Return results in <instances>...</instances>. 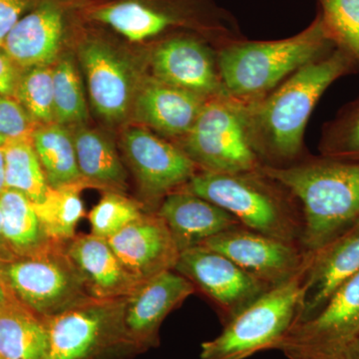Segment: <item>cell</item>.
<instances>
[{"mask_svg": "<svg viewBox=\"0 0 359 359\" xmlns=\"http://www.w3.org/2000/svg\"><path fill=\"white\" fill-rule=\"evenodd\" d=\"M320 15L335 48L359 71V0H318Z\"/></svg>", "mask_w": 359, "mask_h": 359, "instance_id": "29", "label": "cell"}, {"mask_svg": "<svg viewBox=\"0 0 359 359\" xmlns=\"http://www.w3.org/2000/svg\"><path fill=\"white\" fill-rule=\"evenodd\" d=\"M145 212L144 205L122 193L106 191L88 214L91 233L109 238Z\"/></svg>", "mask_w": 359, "mask_h": 359, "instance_id": "32", "label": "cell"}, {"mask_svg": "<svg viewBox=\"0 0 359 359\" xmlns=\"http://www.w3.org/2000/svg\"><path fill=\"white\" fill-rule=\"evenodd\" d=\"M79 53L92 105L107 121H121L128 114L133 99V73L129 65L99 39L85 40Z\"/></svg>", "mask_w": 359, "mask_h": 359, "instance_id": "17", "label": "cell"}, {"mask_svg": "<svg viewBox=\"0 0 359 359\" xmlns=\"http://www.w3.org/2000/svg\"><path fill=\"white\" fill-rule=\"evenodd\" d=\"M181 190L223 208L245 228L301 245L304 215L299 201L261 167L236 174L199 171Z\"/></svg>", "mask_w": 359, "mask_h": 359, "instance_id": "4", "label": "cell"}, {"mask_svg": "<svg viewBox=\"0 0 359 359\" xmlns=\"http://www.w3.org/2000/svg\"><path fill=\"white\" fill-rule=\"evenodd\" d=\"M174 271L215 304L223 325L271 289L228 257L204 245L182 252Z\"/></svg>", "mask_w": 359, "mask_h": 359, "instance_id": "10", "label": "cell"}, {"mask_svg": "<svg viewBox=\"0 0 359 359\" xmlns=\"http://www.w3.org/2000/svg\"><path fill=\"white\" fill-rule=\"evenodd\" d=\"M228 257L269 287L294 278L308 266L311 252L301 245L269 237L240 226L224 231L202 245Z\"/></svg>", "mask_w": 359, "mask_h": 359, "instance_id": "11", "label": "cell"}, {"mask_svg": "<svg viewBox=\"0 0 359 359\" xmlns=\"http://www.w3.org/2000/svg\"><path fill=\"white\" fill-rule=\"evenodd\" d=\"M335 49L320 13L299 34L273 41L243 39L217 49L219 74L229 95L252 102L263 98L295 71Z\"/></svg>", "mask_w": 359, "mask_h": 359, "instance_id": "3", "label": "cell"}, {"mask_svg": "<svg viewBox=\"0 0 359 359\" xmlns=\"http://www.w3.org/2000/svg\"><path fill=\"white\" fill-rule=\"evenodd\" d=\"M353 72L351 61L335 48L263 98L245 102L250 141L264 166H289L306 157L304 131L316 103L335 80Z\"/></svg>", "mask_w": 359, "mask_h": 359, "instance_id": "1", "label": "cell"}, {"mask_svg": "<svg viewBox=\"0 0 359 359\" xmlns=\"http://www.w3.org/2000/svg\"><path fill=\"white\" fill-rule=\"evenodd\" d=\"M0 211L4 238L16 257L32 256L55 242L45 233L34 205L22 193L6 188L0 194Z\"/></svg>", "mask_w": 359, "mask_h": 359, "instance_id": "24", "label": "cell"}, {"mask_svg": "<svg viewBox=\"0 0 359 359\" xmlns=\"http://www.w3.org/2000/svg\"><path fill=\"white\" fill-rule=\"evenodd\" d=\"M84 18L136 43L181 29L190 32L166 0H106L87 6Z\"/></svg>", "mask_w": 359, "mask_h": 359, "instance_id": "19", "label": "cell"}, {"mask_svg": "<svg viewBox=\"0 0 359 359\" xmlns=\"http://www.w3.org/2000/svg\"><path fill=\"white\" fill-rule=\"evenodd\" d=\"M125 299H87L45 318L47 359H118L140 353L125 325Z\"/></svg>", "mask_w": 359, "mask_h": 359, "instance_id": "6", "label": "cell"}, {"mask_svg": "<svg viewBox=\"0 0 359 359\" xmlns=\"http://www.w3.org/2000/svg\"><path fill=\"white\" fill-rule=\"evenodd\" d=\"M195 292L193 283L175 271H163L137 285L126 297L125 325L140 353L159 346L163 321Z\"/></svg>", "mask_w": 359, "mask_h": 359, "instance_id": "14", "label": "cell"}, {"mask_svg": "<svg viewBox=\"0 0 359 359\" xmlns=\"http://www.w3.org/2000/svg\"><path fill=\"white\" fill-rule=\"evenodd\" d=\"M32 141L51 188L86 182L78 168L73 136L63 125L51 123L35 128Z\"/></svg>", "mask_w": 359, "mask_h": 359, "instance_id": "26", "label": "cell"}, {"mask_svg": "<svg viewBox=\"0 0 359 359\" xmlns=\"http://www.w3.org/2000/svg\"><path fill=\"white\" fill-rule=\"evenodd\" d=\"M308 266L287 282L266 290L224 323L218 337L203 342L201 359H245L278 348L299 321Z\"/></svg>", "mask_w": 359, "mask_h": 359, "instance_id": "5", "label": "cell"}, {"mask_svg": "<svg viewBox=\"0 0 359 359\" xmlns=\"http://www.w3.org/2000/svg\"><path fill=\"white\" fill-rule=\"evenodd\" d=\"M122 147L142 195L157 210L165 197L181 190L200 171L178 145L145 129L125 132Z\"/></svg>", "mask_w": 359, "mask_h": 359, "instance_id": "12", "label": "cell"}, {"mask_svg": "<svg viewBox=\"0 0 359 359\" xmlns=\"http://www.w3.org/2000/svg\"><path fill=\"white\" fill-rule=\"evenodd\" d=\"M0 275L21 304L42 318L56 316L91 299L66 243L53 242L28 257L0 263Z\"/></svg>", "mask_w": 359, "mask_h": 359, "instance_id": "8", "label": "cell"}, {"mask_svg": "<svg viewBox=\"0 0 359 359\" xmlns=\"http://www.w3.org/2000/svg\"><path fill=\"white\" fill-rule=\"evenodd\" d=\"M42 0H0V48L14 25Z\"/></svg>", "mask_w": 359, "mask_h": 359, "instance_id": "35", "label": "cell"}, {"mask_svg": "<svg viewBox=\"0 0 359 359\" xmlns=\"http://www.w3.org/2000/svg\"><path fill=\"white\" fill-rule=\"evenodd\" d=\"M208 99L153 78L136 93V116L159 133L183 138Z\"/></svg>", "mask_w": 359, "mask_h": 359, "instance_id": "22", "label": "cell"}, {"mask_svg": "<svg viewBox=\"0 0 359 359\" xmlns=\"http://www.w3.org/2000/svg\"><path fill=\"white\" fill-rule=\"evenodd\" d=\"M151 56L156 79L203 98L226 95L216 47L192 33L161 40ZM229 95V94H228Z\"/></svg>", "mask_w": 359, "mask_h": 359, "instance_id": "13", "label": "cell"}, {"mask_svg": "<svg viewBox=\"0 0 359 359\" xmlns=\"http://www.w3.org/2000/svg\"><path fill=\"white\" fill-rule=\"evenodd\" d=\"M341 359H359V339L347 347Z\"/></svg>", "mask_w": 359, "mask_h": 359, "instance_id": "39", "label": "cell"}, {"mask_svg": "<svg viewBox=\"0 0 359 359\" xmlns=\"http://www.w3.org/2000/svg\"><path fill=\"white\" fill-rule=\"evenodd\" d=\"M87 182L51 188L46 200L42 204L33 205L45 233L52 241L67 243L76 236L77 224L83 218L84 205L80 193Z\"/></svg>", "mask_w": 359, "mask_h": 359, "instance_id": "28", "label": "cell"}, {"mask_svg": "<svg viewBox=\"0 0 359 359\" xmlns=\"http://www.w3.org/2000/svg\"><path fill=\"white\" fill-rule=\"evenodd\" d=\"M49 332L45 318L20 302L0 304V354L4 359H47Z\"/></svg>", "mask_w": 359, "mask_h": 359, "instance_id": "23", "label": "cell"}, {"mask_svg": "<svg viewBox=\"0 0 359 359\" xmlns=\"http://www.w3.org/2000/svg\"><path fill=\"white\" fill-rule=\"evenodd\" d=\"M6 190V175H4V148H0V194Z\"/></svg>", "mask_w": 359, "mask_h": 359, "instance_id": "40", "label": "cell"}, {"mask_svg": "<svg viewBox=\"0 0 359 359\" xmlns=\"http://www.w3.org/2000/svg\"><path fill=\"white\" fill-rule=\"evenodd\" d=\"M359 339V273L327 302L320 313L297 323L278 346L289 359H341Z\"/></svg>", "mask_w": 359, "mask_h": 359, "instance_id": "9", "label": "cell"}, {"mask_svg": "<svg viewBox=\"0 0 359 359\" xmlns=\"http://www.w3.org/2000/svg\"><path fill=\"white\" fill-rule=\"evenodd\" d=\"M54 117L60 125L80 124L88 118L83 88L74 63L61 59L53 68Z\"/></svg>", "mask_w": 359, "mask_h": 359, "instance_id": "30", "label": "cell"}, {"mask_svg": "<svg viewBox=\"0 0 359 359\" xmlns=\"http://www.w3.org/2000/svg\"><path fill=\"white\" fill-rule=\"evenodd\" d=\"M157 212L171 231L180 254L241 224L223 208L184 190L165 197Z\"/></svg>", "mask_w": 359, "mask_h": 359, "instance_id": "20", "label": "cell"}, {"mask_svg": "<svg viewBox=\"0 0 359 359\" xmlns=\"http://www.w3.org/2000/svg\"><path fill=\"white\" fill-rule=\"evenodd\" d=\"M80 174L90 185L122 193L127 172L114 146L93 130L79 129L73 136Z\"/></svg>", "mask_w": 359, "mask_h": 359, "instance_id": "25", "label": "cell"}, {"mask_svg": "<svg viewBox=\"0 0 359 359\" xmlns=\"http://www.w3.org/2000/svg\"><path fill=\"white\" fill-rule=\"evenodd\" d=\"M9 302H20L14 297L8 285L4 282L1 275H0V304H9Z\"/></svg>", "mask_w": 359, "mask_h": 359, "instance_id": "38", "label": "cell"}, {"mask_svg": "<svg viewBox=\"0 0 359 359\" xmlns=\"http://www.w3.org/2000/svg\"><path fill=\"white\" fill-rule=\"evenodd\" d=\"M178 146L208 173H242L263 166L250 141L245 102L228 94L205 101Z\"/></svg>", "mask_w": 359, "mask_h": 359, "instance_id": "7", "label": "cell"}, {"mask_svg": "<svg viewBox=\"0 0 359 359\" xmlns=\"http://www.w3.org/2000/svg\"><path fill=\"white\" fill-rule=\"evenodd\" d=\"M0 359H4V358H2L1 354H0Z\"/></svg>", "mask_w": 359, "mask_h": 359, "instance_id": "42", "label": "cell"}, {"mask_svg": "<svg viewBox=\"0 0 359 359\" xmlns=\"http://www.w3.org/2000/svg\"><path fill=\"white\" fill-rule=\"evenodd\" d=\"M33 122L51 124L54 117L53 69L39 66L20 75L14 96Z\"/></svg>", "mask_w": 359, "mask_h": 359, "instance_id": "31", "label": "cell"}, {"mask_svg": "<svg viewBox=\"0 0 359 359\" xmlns=\"http://www.w3.org/2000/svg\"><path fill=\"white\" fill-rule=\"evenodd\" d=\"M33 125L34 122L18 101L0 95V135L8 140L32 139Z\"/></svg>", "mask_w": 359, "mask_h": 359, "instance_id": "34", "label": "cell"}, {"mask_svg": "<svg viewBox=\"0 0 359 359\" xmlns=\"http://www.w3.org/2000/svg\"><path fill=\"white\" fill-rule=\"evenodd\" d=\"M261 169L299 201L304 215L301 245L308 252L359 223V161L309 156L289 166Z\"/></svg>", "mask_w": 359, "mask_h": 359, "instance_id": "2", "label": "cell"}, {"mask_svg": "<svg viewBox=\"0 0 359 359\" xmlns=\"http://www.w3.org/2000/svg\"><path fill=\"white\" fill-rule=\"evenodd\" d=\"M320 150L325 157L359 161V99L325 127Z\"/></svg>", "mask_w": 359, "mask_h": 359, "instance_id": "33", "label": "cell"}, {"mask_svg": "<svg viewBox=\"0 0 359 359\" xmlns=\"http://www.w3.org/2000/svg\"><path fill=\"white\" fill-rule=\"evenodd\" d=\"M66 250L81 271L92 297L125 299L140 283L124 268L107 238L91 233L76 235L66 243Z\"/></svg>", "mask_w": 359, "mask_h": 359, "instance_id": "21", "label": "cell"}, {"mask_svg": "<svg viewBox=\"0 0 359 359\" xmlns=\"http://www.w3.org/2000/svg\"><path fill=\"white\" fill-rule=\"evenodd\" d=\"M18 66L0 48V95L14 96L20 74Z\"/></svg>", "mask_w": 359, "mask_h": 359, "instance_id": "36", "label": "cell"}, {"mask_svg": "<svg viewBox=\"0 0 359 359\" xmlns=\"http://www.w3.org/2000/svg\"><path fill=\"white\" fill-rule=\"evenodd\" d=\"M4 153L6 188L22 193L33 205L42 204L51 187L47 183L32 139L9 140Z\"/></svg>", "mask_w": 359, "mask_h": 359, "instance_id": "27", "label": "cell"}, {"mask_svg": "<svg viewBox=\"0 0 359 359\" xmlns=\"http://www.w3.org/2000/svg\"><path fill=\"white\" fill-rule=\"evenodd\" d=\"M124 268L138 282L174 271L180 252L157 211L143 215L107 238Z\"/></svg>", "mask_w": 359, "mask_h": 359, "instance_id": "15", "label": "cell"}, {"mask_svg": "<svg viewBox=\"0 0 359 359\" xmlns=\"http://www.w3.org/2000/svg\"><path fill=\"white\" fill-rule=\"evenodd\" d=\"M358 273L359 223L311 252L297 323L311 320L320 313L330 297Z\"/></svg>", "mask_w": 359, "mask_h": 359, "instance_id": "16", "label": "cell"}, {"mask_svg": "<svg viewBox=\"0 0 359 359\" xmlns=\"http://www.w3.org/2000/svg\"><path fill=\"white\" fill-rule=\"evenodd\" d=\"M15 257V255L7 245L6 238H4V231H2L1 211H0V263L13 261Z\"/></svg>", "mask_w": 359, "mask_h": 359, "instance_id": "37", "label": "cell"}, {"mask_svg": "<svg viewBox=\"0 0 359 359\" xmlns=\"http://www.w3.org/2000/svg\"><path fill=\"white\" fill-rule=\"evenodd\" d=\"M8 141V139H6V137L2 136V135H0V148H4Z\"/></svg>", "mask_w": 359, "mask_h": 359, "instance_id": "41", "label": "cell"}, {"mask_svg": "<svg viewBox=\"0 0 359 359\" xmlns=\"http://www.w3.org/2000/svg\"><path fill=\"white\" fill-rule=\"evenodd\" d=\"M66 29L65 2L42 0L14 25L1 49L18 67L49 66L60 51Z\"/></svg>", "mask_w": 359, "mask_h": 359, "instance_id": "18", "label": "cell"}]
</instances>
